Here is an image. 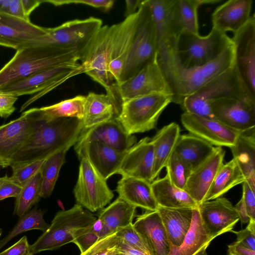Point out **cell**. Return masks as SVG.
I'll use <instances>...</instances> for the list:
<instances>
[{
	"label": "cell",
	"instance_id": "1",
	"mask_svg": "<svg viewBox=\"0 0 255 255\" xmlns=\"http://www.w3.org/2000/svg\"><path fill=\"white\" fill-rule=\"evenodd\" d=\"M172 37L158 42L156 62L172 94V102L184 99L235 65L234 44L215 60L201 66L187 67L180 62Z\"/></svg>",
	"mask_w": 255,
	"mask_h": 255
},
{
	"label": "cell",
	"instance_id": "2",
	"mask_svg": "<svg viewBox=\"0 0 255 255\" xmlns=\"http://www.w3.org/2000/svg\"><path fill=\"white\" fill-rule=\"evenodd\" d=\"M33 130L22 147L9 160L10 166L46 158L58 151L76 143L84 128L82 120L74 118L51 119L39 108L24 112Z\"/></svg>",
	"mask_w": 255,
	"mask_h": 255
},
{
	"label": "cell",
	"instance_id": "3",
	"mask_svg": "<svg viewBox=\"0 0 255 255\" xmlns=\"http://www.w3.org/2000/svg\"><path fill=\"white\" fill-rule=\"evenodd\" d=\"M75 48L50 44L28 45L16 50L0 69V90L11 83L52 67L79 63Z\"/></svg>",
	"mask_w": 255,
	"mask_h": 255
},
{
	"label": "cell",
	"instance_id": "4",
	"mask_svg": "<svg viewBox=\"0 0 255 255\" xmlns=\"http://www.w3.org/2000/svg\"><path fill=\"white\" fill-rule=\"evenodd\" d=\"M227 96L255 97L250 92L235 65L186 97L180 106L184 112L216 119L211 109V103Z\"/></svg>",
	"mask_w": 255,
	"mask_h": 255
},
{
	"label": "cell",
	"instance_id": "5",
	"mask_svg": "<svg viewBox=\"0 0 255 255\" xmlns=\"http://www.w3.org/2000/svg\"><path fill=\"white\" fill-rule=\"evenodd\" d=\"M97 219L78 204L68 210L58 211L47 230L30 246L32 254L55 250L72 243L79 231L91 227Z\"/></svg>",
	"mask_w": 255,
	"mask_h": 255
},
{
	"label": "cell",
	"instance_id": "6",
	"mask_svg": "<svg viewBox=\"0 0 255 255\" xmlns=\"http://www.w3.org/2000/svg\"><path fill=\"white\" fill-rule=\"evenodd\" d=\"M180 62L187 67L201 66L215 60L233 45L225 33L212 28L206 36L182 30L176 39Z\"/></svg>",
	"mask_w": 255,
	"mask_h": 255
},
{
	"label": "cell",
	"instance_id": "7",
	"mask_svg": "<svg viewBox=\"0 0 255 255\" xmlns=\"http://www.w3.org/2000/svg\"><path fill=\"white\" fill-rule=\"evenodd\" d=\"M138 10L136 30L120 82L132 77L156 59L158 40L148 0H143Z\"/></svg>",
	"mask_w": 255,
	"mask_h": 255
},
{
	"label": "cell",
	"instance_id": "8",
	"mask_svg": "<svg viewBox=\"0 0 255 255\" xmlns=\"http://www.w3.org/2000/svg\"><path fill=\"white\" fill-rule=\"evenodd\" d=\"M172 100L171 95L160 93L129 100L122 103L118 119L129 134L149 131Z\"/></svg>",
	"mask_w": 255,
	"mask_h": 255
},
{
	"label": "cell",
	"instance_id": "9",
	"mask_svg": "<svg viewBox=\"0 0 255 255\" xmlns=\"http://www.w3.org/2000/svg\"><path fill=\"white\" fill-rule=\"evenodd\" d=\"M114 29L115 24L102 26L79 54L83 72L107 92L115 83L109 71Z\"/></svg>",
	"mask_w": 255,
	"mask_h": 255
},
{
	"label": "cell",
	"instance_id": "10",
	"mask_svg": "<svg viewBox=\"0 0 255 255\" xmlns=\"http://www.w3.org/2000/svg\"><path fill=\"white\" fill-rule=\"evenodd\" d=\"M83 73L80 63L58 66L14 82L0 90V93L17 97L35 94L22 105L20 110L22 112L32 103L68 79Z\"/></svg>",
	"mask_w": 255,
	"mask_h": 255
},
{
	"label": "cell",
	"instance_id": "11",
	"mask_svg": "<svg viewBox=\"0 0 255 255\" xmlns=\"http://www.w3.org/2000/svg\"><path fill=\"white\" fill-rule=\"evenodd\" d=\"M80 161L79 175L74 188L77 204L94 212L110 203L114 195L104 179L85 157Z\"/></svg>",
	"mask_w": 255,
	"mask_h": 255
},
{
	"label": "cell",
	"instance_id": "12",
	"mask_svg": "<svg viewBox=\"0 0 255 255\" xmlns=\"http://www.w3.org/2000/svg\"><path fill=\"white\" fill-rule=\"evenodd\" d=\"M102 24L101 19L94 17L68 21L57 27L47 28L46 34L28 45L50 44L75 48L80 54Z\"/></svg>",
	"mask_w": 255,
	"mask_h": 255
},
{
	"label": "cell",
	"instance_id": "13",
	"mask_svg": "<svg viewBox=\"0 0 255 255\" xmlns=\"http://www.w3.org/2000/svg\"><path fill=\"white\" fill-rule=\"evenodd\" d=\"M113 88L121 104L133 98L154 93L172 96L156 59L129 79L114 83Z\"/></svg>",
	"mask_w": 255,
	"mask_h": 255
},
{
	"label": "cell",
	"instance_id": "14",
	"mask_svg": "<svg viewBox=\"0 0 255 255\" xmlns=\"http://www.w3.org/2000/svg\"><path fill=\"white\" fill-rule=\"evenodd\" d=\"M217 120L240 131L255 128V97L227 96L211 103Z\"/></svg>",
	"mask_w": 255,
	"mask_h": 255
},
{
	"label": "cell",
	"instance_id": "15",
	"mask_svg": "<svg viewBox=\"0 0 255 255\" xmlns=\"http://www.w3.org/2000/svg\"><path fill=\"white\" fill-rule=\"evenodd\" d=\"M235 65L251 94L255 96V14L231 38Z\"/></svg>",
	"mask_w": 255,
	"mask_h": 255
},
{
	"label": "cell",
	"instance_id": "16",
	"mask_svg": "<svg viewBox=\"0 0 255 255\" xmlns=\"http://www.w3.org/2000/svg\"><path fill=\"white\" fill-rule=\"evenodd\" d=\"M181 121L189 133L213 145L231 147L241 131L233 129L217 119L197 116L184 112Z\"/></svg>",
	"mask_w": 255,
	"mask_h": 255
},
{
	"label": "cell",
	"instance_id": "17",
	"mask_svg": "<svg viewBox=\"0 0 255 255\" xmlns=\"http://www.w3.org/2000/svg\"><path fill=\"white\" fill-rule=\"evenodd\" d=\"M93 140L100 141L117 150L126 151L136 142V137L129 134L118 117L89 128H83L74 147L81 146Z\"/></svg>",
	"mask_w": 255,
	"mask_h": 255
},
{
	"label": "cell",
	"instance_id": "18",
	"mask_svg": "<svg viewBox=\"0 0 255 255\" xmlns=\"http://www.w3.org/2000/svg\"><path fill=\"white\" fill-rule=\"evenodd\" d=\"M139 10L115 24L109 71L115 83L121 81L122 73L129 54L138 19Z\"/></svg>",
	"mask_w": 255,
	"mask_h": 255
},
{
	"label": "cell",
	"instance_id": "19",
	"mask_svg": "<svg viewBox=\"0 0 255 255\" xmlns=\"http://www.w3.org/2000/svg\"><path fill=\"white\" fill-rule=\"evenodd\" d=\"M47 33L46 27L0 12V46L16 50Z\"/></svg>",
	"mask_w": 255,
	"mask_h": 255
},
{
	"label": "cell",
	"instance_id": "20",
	"mask_svg": "<svg viewBox=\"0 0 255 255\" xmlns=\"http://www.w3.org/2000/svg\"><path fill=\"white\" fill-rule=\"evenodd\" d=\"M198 209L206 229L215 238L231 232L239 220L235 207L226 198L203 202Z\"/></svg>",
	"mask_w": 255,
	"mask_h": 255
},
{
	"label": "cell",
	"instance_id": "21",
	"mask_svg": "<svg viewBox=\"0 0 255 255\" xmlns=\"http://www.w3.org/2000/svg\"><path fill=\"white\" fill-rule=\"evenodd\" d=\"M154 165L153 146L150 138L145 137L126 152L117 174L151 183Z\"/></svg>",
	"mask_w": 255,
	"mask_h": 255
},
{
	"label": "cell",
	"instance_id": "22",
	"mask_svg": "<svg viewBox=\"0 0 255 255\" xmlns=\"http://www.w3.org/2000/svg\"><path fill=\"white\" fill-rule=\"evenodd\" d=\"M225 155L222 147L216 146L210 157L192 171L185 191L198 206L204 202L219 169L224 164Z\"/></svg>",
	"mask_w": 255,
	"mask_h": 255
},
{
	"label": "cell",
	"instance_id": "23",
	"mask_svg": "<svg viewBox=\"0 0 255 255\" xmlns=\"http://www.w3.org/2000/svg\"><path fill=\"white\" fill-rule=\"evenodd\" d=\"M80 159L86 157L97 172L105 180L117 174L126 151L117 150L100 141H91L74 147Z\"/></svg>",
	"mask_w": 255,
	"mask_h": 255
},
{
	"label": "cell",
	"instance_id": "24",
	"mask_svg": "<svg viewBox=\"0 0 255 255\" xmlns=\"http://www.w3.org/2000/svg\"><path fill=\"white\" fill-rule=\"evenodd\" d=\"M121 105L113 89L106 94L89 92L86 96L82 120L84 128H89L118 117Z\"/></svg>",
	"mask_w": 255,
	"mask_h": 255
},
{
	"label": "cell",
	"instance_id": "25",
	"mask_svg": "<svg viewBox=\"0 0 255 255\" xmlns=\"http://www.w3.org/2000/svg\"><path fill=\"white\" fill-rule=\"evenodd\" d=\"M252 0H229L218 6L212 14L213 28L225 33H234L249 20Z\"/></svg>",
	"mask_w": 255,
	"mask_h": 255
},
{
	"label": "cell",
	"instance_id": "26",
	"mask_svg": "<svg viewBox=\"0 0 255 255\" xmlns=\"http://www.w3.org/2000/svg\"><path fill=\"white\" fill-rule=\"evenodd\" d=\"M133 227L146 241L153 255H168L170 245L158 211L138 215Z\"/></svg>",
	"mask_w": 255,
	"mask_h": 255
},
{
	"label": "cell",
	"instance_id": "27",
	"mask_svg": "<svg viewBox=\"0 0 255 255\" xmlns=\"http://www.w3.org/2000/svg\"><path fill=\"white\" fill-rule=\"evenodd\" d=\"M158 42L177 38L183 30L178 15V0H148Z\"/></svg>",
	"mask_w": 255,
	"mask_h": 255
},
{
	"label": "cell",
	"instance_id": "28",
	"mask_svg": "<svg viewBox=\"0 0 255 255\" xmlns=\"http://www.w3.org/2000/svg\"><path fill=\"white\" fill-rule=\"evenodd\" d=\"M33 127L23 112L20 117L0 126V157L9 160L30 136Z\"/></svg>",
	"mask_w": 255,
	"mask_h": 255
},
{
	"label": "cell",
	"instance_id": "29",
	"mask_svg": "<svg viewBox=\"0 0 255 255\" xmlns=\"http://www.w3.org/2000/svg\"><path fill=\"white\" fill-rule=\"evenodd\" d=\"M119 197L135 207L157 211L158 205L154 197L151 183L130 177H122L117 183Z\"/></svg>",
	"mask_w": 255,
	"mask_h": 255
},
{
	"label": "cell",
	"instance_id": "30",
	"mask_svg": "<svg viewBox=\"0 0 255 255\" xmlns=\"http://www.w3.org/2000/svg\"><path fill=\"white\" fill-rule=\"evenodd\" d=\"M230 148L245 181L255 191V128L241 131Z\"/></svg>",
	"mask_w": 255,
	"mask_h": 255
},
{
	"label": "cell",
	"instance_id": "31",
	"mask_svg": "<svg viewBox=\"0 0 255 255\" xmlns=\"http://www.w3.org/2000/svg\"><path fill=\"white\" fill-rule=\"evenodd\" d=\"M136 208L118 197L103 209L98 217L102 226L99 239L114 234L132 223Z\"/></svg>",
	"mask_w": 255,
	"mask_h": 255
},
{
	"label": "cell",
	"instance_id": "32",
	"mask_svg": "<svg viewBox=\"0 0 255 255\" xmlns=\"http://www.w3.org/2000/svg\"><path fill=\"white\" fill-rule=\"evenodd\" d=\"M193 209L158 207L170 247H177L182 244L191 225Z\"/></svg>",
	"mask_w": 255,
	"mask_h": 255
},
{
	"label": "cell",
	"instance_id": "33",
	"mask_svg": "<svg viewBox=\"0 0 255 255\" xmlns=\"http://www.w3.org/2000/svg\"><path fill=\"white\" fill-rule=\"evenodd\" d=\"M180 135V128L179 125L175 123H171L162 128L150 138L154 150L153 180L165 167L174 151Z\"/></svg>",
	"mask_w": 255,
	"mask_h": 255
},
{
	"label": "cell",
	"instance_id": "34",
	"mask_svg": "<svg viewBox=\"0 0 255 255\" xmlns=\"http://www.w3.org/2000/svg\"><path fill=\"white\" fill-rule=\"evenodd\" d=\"M151 185L159 207L195 209L199 206L186 191L173 185L167 174L164 177L153 180Z\"/></svg>",
	"mask_w": 255,
	"mask_h": 255
},
{
	"label": "cell",
	"instance_id": "35",
	"mask_svg": "<svg viewBox=\"0 0 255 255\" xmlns=\"http://www.w3.org/2000/svg\"><path fill=\"white\" fill-rule=\"evenodd\" d=\"M215 147L191 133L180 134L173 153L186 162L193 171L210 157Z\"/></svg>",
	"mask_w": 255,
	"mask_h": 255
},
{
	"label": "cell",
	"instance_id": "36",
	"mask_svg": "<svg viewBox=\"0 0 255 255\" xmlns=\"http://www.w3.org/2000/svg\"><path fill=\"white\" fill-rule=\"evenodd\" d=\"M215 238L206 229L198 207L193 209L191 225L182 244L177 247H170L168 255H194L202 249H207Z\"/></svg>",
	"mask_w": 255,
	"mask_h": 255
},
{
	"label": "cell",
	"instance_id": "37",
	"mask_svg": "<svg viewBox=\"0 0 255 255\" xmlns=\"http://www.w3.org/2000/svg\"><path fill=\"white\" fill-rule=\"evenodd\" d=\"M245 181L236 161L233 158L219 169L204 202L221 197L226 192Z\"/></svg>",
	"mask_w": 255,
	"mask_h": 255
},
{
	"label": "cell",
	"instance_id": "38",
	"mask_svg": "<svg viewBox=\"0 0 255 255\" xmlns=\"http://www.w3.org/2000/svg\"><path fill=\"white\" fill-rule=\"evenodd\" d=\"M70 148H65L48 157L40 169L41 198L49 197L52 194L61 167L65 162L66 152Z\"/></svg>",
	"mask_w": 255,
	"mask_h": 255
},
{
	"label": "cell",
	"instance_id": "39",
	"mask_svg": "<svg viewBox=\"0 0 255 255\" xmlns=\"http://www.w3.org/2000/svg\"><path fill=\"white\" fill-rule=\"evenodd\" d=\"M85 101L86 96L78 95L39 109L45 116L51 119L74 118L82 120Z\"/></svg>",
	"mask_w": 255,
	"mask_h": 255
},
{
	"label": "cell",
	"instance_id": "40",
	"mask_svg": "<svg viewBox=\"0 0 255 255\" xmlns=\"http://www.w3.org/2000/svg\"><path fill=\"white\" fill-rule=\"evenodd\" d=\"M40 170L22 187L19 194L15 198L14 214L19 218L22 217L40 200Z\"/></svg>",
	"mask_w": 255,
	"mask_h": 255
},
{
	"label": "cell",
	"instance_id": "41",
	"mask_svg": "<svg viewBox=\"0 0 255 255\" xmlns=\"http://www.w3.org/2000/svg\"><path fill=\"white\" fill-rule=\"evenodd\" d=\"M50 225L43 219V212L34 208L20 218L10 232L0 240V249L17 235L32 230L46 231Z\"/></svg>",
	"mask_w": 255,
	"mask_h": 255
},
{
	"label": "cell",
	"instance_id": "42",
	"mask_svg": "<svg viewBox=\"0 0 255 255\" xmlns=\"http://www.w3.org/2000/svg\"><path fill=\"white\" fill-rule=\"evenodd\" d=\"M220 0H178V15L183 30L199 33L197 10L201 5L214 4Z\"/></svg>",
	"mask_w": 255,
	"mask_h": 255
},
{
	"label": "cell",
	"instance_id": "43",
	"mask_svg": "<svg viewBox=\"0 0 255 255\" xmlns=\"http://www.w3.org/2000/svg\"><path fill=\"white\" fill-rule=\"evenodd\" d=\"M166 174L171 183L185 190L187 181L192 171L191 168L173 152L165 166Z\"/></svg>",
	"mask_w": 255,
	"mask_h": 255
},
{
	"label": "cell",
	"instance_id": "44",
	"mask_svg": "<svg viewBox=\"0 0 255 255\" xmlns=\"http://www.w3.org/2000/svg\"><path fill=\"white\" fill-rule=\"evenodd\" d=\"M116 235L120 240L128 246L147 255H153L146 241L134 229L132 223L120 229Z\"/></svg>",
	"mask_w": 255,
	"mask_h": 255
},
{
	"label": "cell",
	"instance_id": "45",
	"mask_svg": "<svg viewBox=\"0 0 255 255\" xmlns=\"http://www.w3.org/2000/svg\"><path fill=\"white\" fill-rule=\"evenodd\" d=\"M46 158L23 164L11 166L12 174L10 177V178L22 187L35 174L40 170Z\"/></svg>",
	"mask_w": 255,
	"mask_h": 255
},
{
	"label": "cell",
	"instance_id": "46",
	"mask_svg": "<svg viewBox=\"0 0 255 255\" xmlns=\"http://www.w3.org/2000/svg\"><path fill=\"white\" fill-rule=\"evenodd\" d=\"M119 241L116 232L99 239L80 255H116Z\"/></svg>",
	"mask_w": 255,
	"mask_h": 255
},
{
	"label": "cell",
	"instance_id": "47",
	"mask_svg": "<svg viewBox=\"0 0 255 255\" xmlns=\"http://www.w3.org/2000/svg\"><path fill=\"white\" fill-rule=\"evenodd\" d=\"M93 225L80 231L72 242L78 246L81 254L86 251L99 239V233L95 230Z\"/></svg>",
	"mask_w": 255,
	"mask_h": 255
},
{
	"label": "cell",
	"instance_id": "48",
	"mask_svg": "<svg viewBox=\"0 0 255 255\" xmlns=\"http://www.w3.org/2000/svg\"><path fill=\"white\" fill-rule=\"evenodd\" d=\"M43 2H49L55 6L69 4H82L96 8L107 11L110 9L114 4L113 0H42Z\"/></svg>",
	"mask_w": 255,
	"mask_h": 255
},
{
	"label": "cell",
	"instance_id": "49",
	"mask_svg": "<svg viewBox=\"0 0 255 255\" xmlns=\"http://www.w3.org/2000/svg\"><path fill=\"white\" fill-rule=\"evenodd\" d=\"M230 232L237 236V241L245 247L255 251V221L250 220L247 227L243 230Z\"/></svg>",
	"mask_w": 255,
	"mask_h": 255
},
{
	"label": "cell",
	"instance_id": "50",
	"mask_svg": "<svg viewBox=\"0 0 255 255\" xmlns=\"http://www.w3.org/2000/svg\"><path fill=\"white\" fill-rule=\"evenodd\" d=\"M0 184V201L9 197L16 198L22 187L15 183L10 177L5 175Z\"/></svg>",
	"mask_w": 255,
	"mask_h": 255
},
{
	"label": "cell",
	"instance_id": "51",
	"mask_svg": "<svg viewBox=\"0 0 255 255\" xmlns=\"http://www.w3.org/2000/svg\"><path fill=\"white\" fill-rule=\"evenodd\" d=\"M242 198L249 216L251 220L255 221V191L253 190L246 181L243 183Z\"/></svg>",
	"mask_w": 255,
	"mask_h": 255
},
{
	"label": "cell",
	"instance_id": "52",
	"mask_svg": "<svg viewBox=\"0 0 255 255\" xmlns=\"http://www.w3.org/2000/svg\"><path fill=\"white\" fill-rule=\"evenodd\" d=\"M26 236L22 237L12 246L0 253V255H33Z\"/></svg>",
	"mask_w": 255,
	"mask_h": 255
},
{
	"label": "cell",
	"instance_id": "53",
	"mask_svg": "<svg viewBox=\"0 0 255 255\" xmlns=\"http://www.w3.org/2000/svg\"><path fill=\"white\" fill-rule=\"evenodd\" d=\"M17 97L13 95L0 93V117L6 119L15 110L14 104Z\"/></svg>",
	"mask_w": 255,
	"mask_h": 255
},
{
	"label": "cell",
	"instance_id": "54",
	"mask_svg": "<svg viewBox=\"0 0 255 255\" xmlns=\"http://www.w3.org/2000/svg\"><path fill=\"white\" fill-rule=\"evenodd\" d=\"M228 255H255V251L247 248L236 242L228 245Z\"/></svg>",
	"mask_w": 255,
	"mask_h": 255
},
{
	"label": "cell",
	"instance_id": "55",
	"mask_svg": "<svg viewBox=\"0 0 255 255\" xmlns=\"http://www.w3.org/2000/svg\"><path fill=\"white\" fill-rule=\"evenodd\" d=\"M116 255H147L124 243L119 239Z\"/></svg>",
	"mask_w": 255,
	"mask_h": 255
},
{
	"label": "cell",
	"instance_id": "56",
	"mask_svg": "<svg viewBox=\"0 0 255 255\" xmlns=\"http://www.w3.org/2000/svg\"><path fill=\"white\" fill-rule=\"evenodd\" d=\"M8 13L28 21L24 15L21 0H11Z\"/></svg>",
	"mask_w": 255,
	"mask_h": 255
},
{
	"label": "cell",
	"instance_id": "57",
	"mask_svg": "<svg viewBox=\"0 0 255 255\" xmlns=\"http://www.w3.org/2000/svg\"><path fill=\"white\" fill-rule=\"evenodd\" d=\"M22 8L26 18L30 20L31 13L42 2V0H21Z\"/></svg>",
	"mask_w": 255,
	"mask_h": 255
},
{
	"label": "cell",
	"instance_id": "58",
	"mask_svg": "<svg viewBox=\"0 0 255 255\" xmlns=\"http://www.w3.org/2000/svg\"><path fill=\"white\" fill-rule=\"evenodd\" d=\"M235 208L238 213L239 220L242 224L248 223L251 219L249 216L243 199L242 198L235 206Z\"/></svg>",
	"mask_w": 255,
	"mask_h": 255
},
{
	"label": "cell",
	"instance_id": "59",
	"mask_svg": "<svg viewBox=\"0 0 255 255\" xmlns=\"http://www.w3.org/2000/svg\"><path fill=\"white\" fill-rule=\"evenodd\" d=\"M143 0H126L125 15L126 17L135 13L140 7Z\"/></svg>",
	"mask_w": 255,
	"mask_h": 255
},
{
	"label": "cell",
	"instance_id": "60",
	"mask_svg": "<svg viewBox=\"0 0 255 255\" xmlns=\"http://www.w3.org/2000/svg\"><path fill=\"white\" fill-rule=\"evenodd\" d=\"M11 0H0V12L8 13Z\"/></svg>",
	"mask_w": 255,
	"mask_h": 255
},
{
	"label": "cell",
	"instance_id": "61",
	"mask_svg": "<svg viewBox=\"0 0 255 255\" xmlns=\"http://www.w3.org/2000/svg\"><path fill=\"white\" fill-rule=\"evenodd\" d=\"M9 166H10L9 161L0 157V169Z\"/></svg>",
	"mask_w": 255,
	"mask_h": 255
},
{
	"label": "cell",
	"instance_id": "62",
	"mask_svg": "<svg viewBox=\"0 0 255 255\" xmlns=\"http://www.w3.org/2000/svg\"><path fill=\"white\" fill-rule=\"evenodd\" d=\"M194 255H208V254L206 252V249H204L198 252Z\"/></svg>",
	"mask_w": 255,
	"mask_h": 255
},
{
	"label": "cell",
	"instance_id": "63",
	"mask_svg": "<svg viewBox=\"0 0 255 255\" xmlns=\"http://www.w3.org/2000/svg\"><path fill=\"white\" fill-rule=\"evenodd\" d=\"M4 176L2 177H0V184L2 182V181H3V180L4 179Z\"/></svg>",
	"mask_w": 255,
	"mask_h": 255
},
{
	"label": "cell",
	"instance_id": "64",
	"mask_svg": "<svg viewBox=\"0 0 255 255\" xmlns=\"http://www.w3.org/2000/svg\"><path fill=\"white\" fill-rule=\"evenodd\" d=\"M1 234H2V230L1 229H0V237L1 235Z\"/></svg>",
	"mask_w": 255,
	"mask_h": 255
}]
</instances>
